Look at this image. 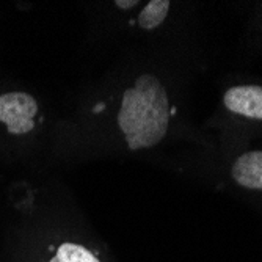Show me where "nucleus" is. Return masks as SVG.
Returning a JSON list of instances; mask_svg holds the SVG:
<instances>
[{"instance_id":"39448f33","label":"nucleus","mask_w":262,"mask_h":262,"mask_svg":"<svg viewBox=\"0 0 262 262\" xmlns=\"http://www.w3.org/2000/svg\"><path fill=\"white\" fill-rule=\"evenodd\" d=\"M170 5L171 4L168 0H152V2H149L140 13L138 26L143 30H152V29L159 27L165 20L166 14H168Z\"/></svg>"},{"instance_id":"0eeeda50","label":"nucleus","mask_w":262,"mask_h":262,"mask_svg":"<svg viewBox=\"0 0 262 262\" xmlns=\"http://www.w3.org/2000/svg\"><path fill=\"white\" fill-rule=\"evenodd\" d=\"M137 4H138L137 0H116V2H115V5H118V7L123 8V10H129L132 7H135Z\"/></svg>"},{"instance_id":"f257e3e1","label":"nucleus","mask_w":262,"mask_h":262,"mask_svg":"<svg viewBox=\"0 0 262 262\" xmlns=\"http://www.w3.org/2000/svg\"><path fill=\"white\" fill-rule=\"evenodd\" d=\"M170 116V101L163 85L157 77L143 74L134 88L124 91L118 124L130 149H145L163 140Z\"/></svg>"},{"instance_id":"20e7f679","label":"nucleus","mask_w":262,"mask_h":262,"mask_svg":"<svg viewBox=\"0 0 262 262\" xmlns=\"http://www.w3.org/2000/svg\"><path fill=\"white\" fill-rule=\"evenodd\" d=\"M231 176L237 185L262 192V151H250L237 157L231 166Z\"/></svg>"},{"instance_id":"f03ea898","label":"nucleus","mask_w":262,"mask_h":262,"mask_svg":"<svg viewBox=\"0 0 262 262\" xmlns=\"http://www.w3.org/2000/svg\"><path fill=\"white\" fill-rule=\"evenodd\" d=\"M38 113L36 101L26 93H7L0 96V121L8 126V132L19 135L33 129V118Z\"/></svg>"},{"instance_id":"7ed1b4c3","label":"nucleus","mask_w":262,"mask_h":262,"mask_svg":"<svg viewBox=\"0 0 262 262\" xmlns=\"http://www.w3.org/2000/svg\"><path fill=\"white\" fill-rule=\"evenodd\" d=\"M223 105L231 113L262 121V86L260 85H235L223 94Z\"/></svg>"},{"instance_id":"423d86ee","label":"nucleus","mask_w":262,"mask_h":262,"mask_svg":"<svg viewBox=\"0 0 262 262\" xmlns=\"http://www.w3.org/2000/svg\"><path fill=\"white\" fill-rule=\"evenodd\" d=\"M51 262H101L96 256H93L85 247L77 244H63Z\"/></svg>"}]
</instances>
